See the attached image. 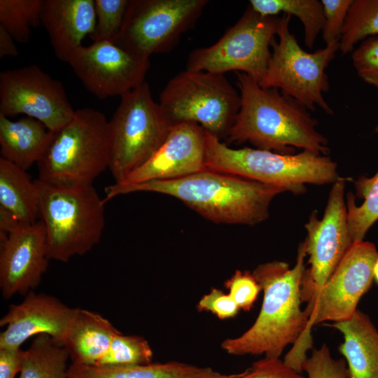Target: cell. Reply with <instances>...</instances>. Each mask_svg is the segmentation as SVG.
I'll use <instances>...</instances> for the list:
<instances>
[{
    "label": "cell",
    "instance_id": "obj_33",
    "mask_svg": "<svg viewBox=\"0 0 378 378\" xmlns=\"http://www.w3.org/2000/svg\"><path fill=\"white\" fill-rule=\"evenodd\" d=\"M358 76L378 89V36L367 38L351 54Z\"/></svg>",
    "mask_w": 378,
    "mask_h": 378
},
{
    "label": "cell",
    "instance_id": "obj_18",
    "mask_svg": "<svg viewBox=\"0 0 378 378\" xmlns=\"http://www.w3.org/2000/svg\"><path fill=\"white\" fill-rule=\"evenodd\" d=\"M206 169L205 130L195 122H183L172 125L153 156L122 182L174 179Z\"/></svg>",
    "mask_w": 378,
    "mask_h": 378
},
{
    "label": "cell",
    "instance_id": "obj_32",
    "mask_svg": "<svg viewBox=\"0 0 378 378\" xmlns=\"http://www.w3.org/2000/svg\"><path fill=\"white\" fill-rule=\"evenodd\" d=\"M302 370L307 378H349L345 360L334 358L326 344L312 351Z\"/></svg>",
    "mask_w": 378,
    "mask_h": 378
},
{
    "label": "cell",
    "instance_id": "obj_30",
    "mask_svg": "<svg viewBox=\"0 0 378 378\" xmlns=\"http://www.w3.org/2000/svg\"><path fill=\"white\" fill-rule=\"evenodd\" d=\"M153 350L149 342L139 335H127L118 332L108 350L99 360V367L147 365L153 363Z\"/></svg>",
    "mask_w": 378,
    "mask_h": 378
},
{
    "label": "cell",
    "instance_id": "obj_28",
    "mask_svg": "<svg viewBox=\"0 0 378 378\" xmlns=\"http://www.w3.org/2000/svg\"><path fill=\"white\" fill-rule=\"evenodd\" d=\"M378 36V0H353L339 39L343 55L361 40Z\"/></svg>",
    "mask_w": 378,
    "mask_h": 378
},
{
    "label": "cell",
    "instance_id": "obj_35",
    "mask_svg": "<svg viewBox=\"0 0 378 378\" xmlns=\"http://www.w3.org/2000/svg\"><path fill=\"white\" fill-rule=\"evenodd\" d=\"M352 1L353 0L321 1L324 16V24L321 32L326 45L339 41Z\"/></svg>",
    "mask_w": 378,
    "mask_h": 378
},
{
    "label": "cell",
    "instance_id": "obj_36",
    "mask_svg": "<svg viewBox=\"0 0 378 378\" xmlns=\"http://www.w3.org/2000/svg\"><path fill=\"white\" fill-rule=\"evenodd\" d=\"M234 378H307L288 366L280 358H263L253 362L246 370Z\"/></svg>",
    "mask_w": 378,
    "mask_h": 378
},
{
    "label": "cell",
    "instance_id": "obj_40",
    "mask_svg": "<svg viewBox=\"0 0 378 378\" xmlns=\"http://www.w3.org/2000/svg\"><path fill=\"white\" fill-rule=\"evenodd\" d=\"M23 225L11 214L0 207V232L9 234Z\"/></svg>",
    "mask_w": 378,
    "mask_h": 378
},
{
    "label": "cell",
    "instance_id": "obj_22",
    "mask_svg": "<svg viewBox=\"0 0 378 378\" xmlns=\"http://www.w3.org/2000/svg\"><path fill=\"white\" fill-rule=\"evenodd\" d=\"M118 332L99 313L77 307L63 346L72 363L96 366Z\"/></svg>",
    "mask_w": 378,
    "mask_h": 378
},
{
    "label": "cell",
    "instance_id": "obj_3",
    "mask_svg": "<svg viewBox=\"0 0 378 378\" xmlns=\"http://www.w3.org/2000/svg\"><path fill=\"white\" fill-rule=\"evenodd\" d=\"M237 75L241 106L227 143L248 142L258 149L286 155L295 154V148L328 154L327 139L304 106L277 89L262 88L246 74Z\"/></svg>",
    "mask_w": 378,
    "mask_h": 378
},
{
    "label": "cell",
    "instance_id": "obj_6",
    "mask_svg": "<svg viewBox=\"0 0 378 378\" xmlns=\"http://www.w3.org/2000/svg\"><path fill=\"white\" fill-rule=\"evenodd\" d=\"M110 163L108 120L96 109L76 110L37 163L38 179L69 185H92Z\"/></svg>",
    "mask_w": 378,
    "mask_h": 378
},
{
    "label": "cell",
    "instance_id": "obj_29",
    "mask_svg": "<svg viewBox=\"0 0 378 378\" xmlns=\"http://www.w3.org/2000/svg\"><path fill=\"white\" fill-rule=\"evenodd\" d=\"M43 0H0V25L15 41L25 43L41 23Z\"/></svg>",
    "mask_w": 378,
    "mask_h": 378
},
{
    "label": "cell",
    "instance_id": "obj_4",
    "mask_svg": "<svg viewBox=\"0 0 378 378\" xmlns=\"http://www.w3.org/2000/svg\"><path fill=\"white\" fill-rule=\"evenodd\" d=\"M205 151L209 169L278 186L295 195L304 193L307 183L325 185L340 178L330 158L309 150L286 155L248 147L235 149L205 131Z\"/></svg>",
    "mask_w": 378,
    "mask_h": 378
},
{
    "label": "cell",
    "instance_id": "obj_39",
    "mask_svg": "<svg viewBox=\"0 0 378 378\" xmlns=\"http://www.w3.org/2000/svg\"><path fill=\"white\" fill-rule=\"evenodd\" d=\"M18 55L15 39L4 27L0 25V58L16 57Z\"/></svg>",
    "mask_w": 378,
    "mask_h": 378
},
{
    "label": "cell",
    "instance_id": "obj_25",
    "mask_svg": "<svg viewBox=\"0 0 378 378\" xmlns=\"http://www.w3.org/2000/svg\"><path fill=\"white\" fill-rule=\"evenodd\" d=\"M69 358L66 348L50 336L37 335L23 350L18 378H67Z\"/></svg>",
    "mask_w": 378,
    "mask_h": 378
},
{
    "label": "cell",
    "instance_id": "obj_19",
    "mask_svg": "<svg viewBox=\"0 0 378 378\" xmlns=\"http://www.w3.org/2000/svg\"><path fill=\"white\" fill-rule=\"evenodd\" d=\"M95 22L94 0H43L41 23L61 61L68 63Z\"/></svg>",
    "mask_w": 378,
    "mask_h": 378
},
{
    "label": "cell",
    "instance_id": "obj_20",
    "mask_svg": "<svg viewBox=\"0 0 378 378\" xmlns=\"http://www.w3.org/2000/svg\"><path fill=\"white\" fill-rule=\"evenodd\" d=\"M332 326L344 337L339 350L345 358L349 378H378V331L370 318L358 309Z\"/></svg>",
    "mask_w": 378,
    "mask_h": 378
},
{
    "label": "cell",
    "instance_id": "obj_11",
    "mask_svg": "<svg viewBox=\"0 0 378 378\" xmlns=\"http://www.w3.org/2000/svg\"><path fill=\"white\" fill-rule=\"evenodd\" d=\"M207 4L206 0H129L113 42L148 58L167 52L194 26Z\"/></svg>",
    "mask_w": 378,
    "mask_h": 378
},
{
    "label": "cell",
    "instance_id": "obj_8",
    "mask_svg": "<svg viewBox=\"0 0 378 378\" xmlns=\"http://www.w3.org/2000/svg\"><path fill=\"white\" fill-rule=\"evenodd\" d=\"M158 104L173 125L195 122L220 139L235 121L241 97L223 74L186 69L168 81Z\"/></svg>",
    "mask_w": 378,
    "mask_h": 378
},
{
    "label": "cell",
    "instance_id": "obj_16",
    "mask_svg": "<svg viewBox=\"0 0 378 378\" xmlns=\"http://www.w3.org/2000/svg\"><path fill=\"white\" fill-rule=\"evenodd\" d=\"M50 258L41 220L9 233L0 232V289L8 300L40 284Z\"/></svg>",
    "mask_w": 378,
    "mask_h": 378
},
{
    "label": "cell",
    "instance_id": "obj_23",
    "mask_svg": "<svg viewBox=\"0 0 378 378\" xmlns=\"http://www.w3.org/2000/svg\"><path fill=\"white\" fill-rule=\"evenodd\" d=\"M210 367L179 362L151 363L147 365L99 367L71 363L67 378H234Z\"/></svg>",
    "mask_w": 378,
    "mask_h": 378
},
{
    "label": "cell",
    "instance_id": "obj_7",
    "mask_svg": "<svg viewBox=\"0 0 378 378\" xmlns=\"http://www.w3.org/2000/svg\"><path fill=\"white\" fill-rule=\"evenodd\" d=\"M172 124L144 82L120 97L108 120L110 169L115 183L122 182L147 162L166 139Z\"/></svg>",
    "mask_w": 378,
    "mask_h": 378
},
{
    "label": "cell",
    "instance_id": "obj_26",
    "mask_svg": "<svg viewBox=\"0 0 378 378\" xmlns=\"http://www.w3.org/2000/svg\"><path fill=\"white\" fill-rule=\"evenodd\" d=\"M249 6L263 16L295 15L302 22L304 44L312 48L324 24L323 9L318 0H251Z\"/></svg>",
    "mask_w": 378,
    "mask_h": 378
},
{
    "label": "cell",
    "instance_id": "obj_5",
    "mask_svg": "<svg viewBox=\"0 0 378 378\" xmlns=\"http://www.w3.org/2000/svg\"><path fill=\"white\" fill-rule=\"evenodd\" d=\"M36 182L50 260L66 262L90 251L105 227V202L94 187Z\"/></svg>",
    "mask_w": 378,
    "mask_h": 378
},
{
    "label": "cell",
    "instance_id": "obj_24",
    "mask_svg": "<svg viewBox=\"0 0 378 378\" xmlns=\"http://www.w3.org/2000/svg\"><path fill=\"white\" fill-rule=\"evenodd\" d=\"M0 207L21 224L29 225L40 218L39 190L26 171L0 158Z\"/></svg>",
    "mask_w": 378,
    "mask_h": 378
},
{
    "label": "cell",
    "instance_id": "obj_37",
    "mask_svg": "<svg viewBox=\"0 0 378 378\" xmlns=\"http://www.w3.org/2000/svg\"><path fill=\"white\" fill-rule=\"evenodd\" d=\"M199 311L211 312L220 319L234 317L239 308L228 293L214 288L204 295L197 304Z\"/></svg>",
    "mask_w": 378,
    "mask_h": 378
},
{
    "label": "cell",
    "instance_id": "obj_9",
    "mask_svg": "<svg viewBox=\"0 0 378 378\" xmlns=\"http://www.w3.org/2000/svg\"><path fill=\"white\" fill-rule=\"evenodd\" d=\"M291 15L284 14L277 36L272 43L271 57L266 72L258 83L264 88H275L307 110L316 106L329 115L332 108L323 94L330 83L326 69L339 50V41H334L314 52H308L299 45L289 30Z\"/></svg>",
    "mask_w": 378,
    "mask_h": 378
},
{
    "label": "cell",
    "instance_id": "obj_15",
    "mask_svg": "<svg viewBox=\"0 0 378 378\" xmlns=\"http://www.w3.org/2000/svg\"><path fill=\"white\" fill-rule=\"evenodd\" d=\"M68 64L85 88L99 99L122 96L145 82L148 57L112 41L82 46Z\"/></svg>",
    "mask_w": 378,
    "mask_h": 378
},
{
    "label": "cell",
    "instance_id": "obj_13",
    "mask_svg": "<svg viewBox=\"0 0 378 378\" xmlns=\"http://www.w3.org/2000/svg\"><path fill=\"white\" fill-rule=\"evenodd\" d=\"M62 83L36 64L6 69L0 74V114H24L55 133L74 116Z\"/></svg>",
    "mask_w": 378,
    "mask_h": 378
},
{
    "label": "cell",
    "instance_id": "obj_1",
    "mask_svg": "<svg viewBox=\"0 0 378 378\" xmlns=\"http://www.w3.org/2000/svg\"><path fill=\"white\" fill-rule=\"evenodd\" d=\"M306 255L303 241L299 245L293 267L286 262L274 260L253 270L252 274L263 292L260 312L243 334L222 342L224 351L233 356L280 358L285 348L293 344L284 361L297 372L303 371L307 351L312 345L309 318L301 308V281Z\"/></svg>",
    "mask_w": 378,
    "mask_h": 378
},
{
    "label": "cell",
    "instance_id": "obj_38",
    "mask_svg": "<svg viewBox=\"0 0 378 378\" xmlns=\"http://www.w3.org/2000/svg\"><path fill=\"white\" fill-rule=\"evenodd\" d=\"M22 356L20 348L0 349V378H15L21 370Z\"/></svg>",
    "mask_w": 378,
    "mask_h": 378
},
{
    "label": "cell",
    "instance_id": "obj_21",
    "mask_svg": "<svg viewBox=\"0 0 378 378\" xmlns=\"http://www.w3.org/2000/svg\"><path fill=\"white\" fill-rule=\"evenodd\" d=\"M55 136L34 118L11 120L0 114L1 157L25 171L43 158Z\"/></svg>",
    "mask_w": 378,
    "mask_h": 378
},
{
    "label": "cell",
    "instance_id": "obj_27",
    "mask_svg": "<svg viewBox=\"0 0 378 378\" xmlns=\"http://www.w3.org/2000/svg\"><path fill=\"white\" fill-rule=\"evenodd\" d=\"M375 131L378 134V125ZM355 186L357 196L364 199V202L358 206L354 195L351 192L347 194L348 229L353 244L363 241L367 231L378 220V171L371 178H359Z\"/></svg>",
    "mask_w": 378,
    "mask_h": 378
},
{
    "label": "cell",
    "instance_id": "obj_17",
    "mask_svg": "<svg viewBox=\"0 0 378 378\" xmlns=\"http://www.w3.org/2000/svg\"><path fill=\"white\" fill-rule=\"evenodd\" d=\"M18 304H10L0 319L6 328L0 334V349H19L31 337L46 334L63 345L77 307L55 296L29 291Z\"/></svg>",
    "mask_w": 378,
    "mask_h": 378
},
{
    "label": "cell",
    "instance_id": "obj_31",
    "mask_svg": "<svg viewBox=\"0 0 378 378\" xmlns=\"http://www.w3.org/2000/svg\"><path fill=\"white\" fill-rule=\"evenodd\" d=\"M129 0H94L96 22L89 35L92 42L113 41L118 35Z\"/></svg>",
    "mask_w": 378,
    "mask_h": 378
},
{
    "label": "cell",
    "instance_id": "obj_10",
    "mask_svg": "<svg viewBox=\"0 0 378 378\" xmlns=\"http://www.w3.org/2000/svg\"><path fill=\"white\" fill-rule=\"evenodd\" d=\"M281 17L263 16L250 6L221 38L188 55L186 69L224 74L244 73L258 83L271 57L270 47L280 29Z\"/></svg>",
    "mask_w": 378,
    "mask_h": 378
},
{
    "label": "cell",
    "instance_id": "obj_2",
    "mask_svg": "<svg viewBox=\"0 0 378 378\" xmlns=\"http://www.w3.org/2000/svg\"><path fill=\"white\" fill-rule=\"evenodd\" d=\"M151 192L181 201L216 223L254 225L265 220L282 188L209 169L183 177L141 183H114L105 188L106 203L121 195Z\"/></svg>",
    "mask_w": 378,
    "mask_h": 378
},
{
    "label": "cell",
    "instance_id": "obj_14",
    "mask_svg": "<svg viewBox=\"0 0 378 378\" xmlns=\"http://www.w3.org/2000/svg\"><path fill=\"white\" fill-rule=\"evenodd\" d=\"M378 259L374 244H353L312 303L304 309L309 328L326 321L346 320L357 310L362 296L370 289L373 267Z\"/></svg>",
    "mask_w": 378,
    "mask_h": 378
},
{
    "label": "cell",
    "instance_id": "obj_41",
    "mask_svg": "<svg viewBox=\"0 0 378 378\" xmlns=\"http://www.w3.org/2000/svg\"><path fill=\"white\" fill-rule=\"evenodd\" d=\"M373 278L374 280L378 284V259L374 263V267H373Z\"/></svg>",
    "mask_w": 378,
    "mask_h": 378
},
{
    "label": "cell",
    "instance_id": "obj_12",
    "mask_svg": "<svg viewBox=\"0 0 378 378\" xmlns=\"http://www.w3.org/2000/svg\"><path fill=\"white\" fill-rule=\"evenodd\" d=\"M345 181L332 185L321 219L312 211L304 227V241L310 267L301 281V298L307 305L313 302L344 254L353 244L350 238L344 200Z\"/></svg>",
    "mask_w": 378,
    "mask_h": 378
},
{
    "label": "cell",
    "instance_id": "obj_34",
    "mask_svg": "<svg viewBox=\"0 0 378 378\" xmlns=\"http://www.w3.org/2000/svg\"><path fill=\"white\" fill-rule=\"evenodd\" d=\"M225 286L239 309L245 311L251 309L261 290L252 273L248 271H235Z\"/></svg>",
    "mask_w": 378,
    "mask_h": 378
}]
</instances>
